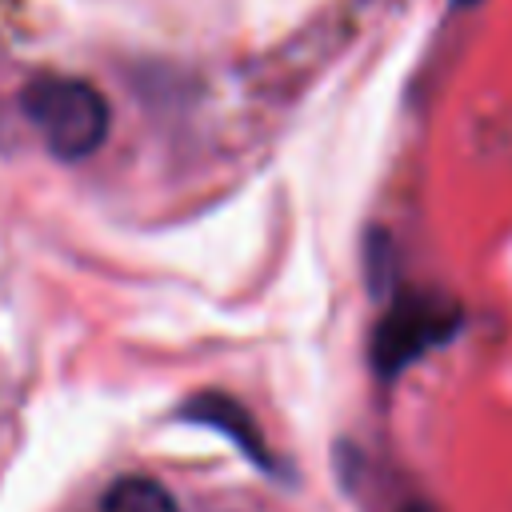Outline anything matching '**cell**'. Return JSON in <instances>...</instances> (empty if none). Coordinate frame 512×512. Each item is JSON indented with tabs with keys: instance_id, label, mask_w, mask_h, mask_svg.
Masks as SVG:
<instances>
[{
	"instance_id": "cell-3",
	"label": "cell",
	"mask_w": 512,
	"mask_h": 512,
	"mask_svg": "<svg viewBox=\"0 0 512 512\" xmlns=\"http://www.w3.org/2000/svg\"><path fill=\"white\" fill-rule=\"evenodd\" d=\"M188 416H192V420H204V424H212V428H220V432H228L256 464L276 468V460L268 456V444H264L260 428L252 424V416H248L236 400H228V396H220V392H204V396H196V400L188 404Z\"/></svg>"
},
{
	"instance_id": "cell-5",
	"label": "cell",
	"mask_w": 512,
	"mask_h": 512,
	"mask_svg": "<svg viewBox=\"0 0 512 512\" xmlns=\"http://www.w3.org/2000/svg\"><path fill=\"white\" fill-rule=\"evenodd\" d=\"M404 512H432V508H424V504H408Z\"/></svg>"
},
{
	"instance_id": "cell-6",
	"label": "cell",
	"mask_w": 512,
	"mask_h": 512,
	"mask_svg": "<svg viewBox=\"0 0 512 512\" xmlns=\"http://www.w3.org/2000/svg\"><path fill=\"white\" fill-rule=\"evenodd\" d=\"M452 4H456V8H468V4H476V0H452Z\"/></svg>"
},
{
	"instance_id": "cell-4",
	"label": "cell",
	"mask_w": 512,
	"mask_h": 512,
	"mask_svg": "<svg viewBox=\"0 0 512 512\" xmlns=\"http://www.w3.org/2000/svg\"><path fill=\"white\" fill-rule=\"evenodd\" d=\"M100 512H180L172 492L148 476H124L104 492Z\"/></svg>"
},
{
	"instance_id": "cell-2",
	"label": "cell",
	"mask_w": 512,
	"mask_h": 512,
	"mask_svg": "<svg viewBox=\"0 0 512 512\" xmlns=\"http://www.w3.org/2000/svg\"><path fill=\"white\" fill-rule=\"evenodd\" d=\"M460 324V308L456 300L440 296V292H408L400 296L376 336H372V360L380 376H396L400 368H408L412 360H420L428 348L444 344Z\"/></svg>"
},
{
	"instance_id": "cell-1",
	"label": "cell",
	"mask_w": 512,
	"mask_h": 512,
	"mask_svg": "<svg viewBox=\"0 0 512 512\" xmlns=\"http://www.w3.org/2000/svg\"><path fill=\"white\" fill-rule=\"evenodd\" d=\"M20 108L32 120V128L44 136V144L60 160H84L92 156L112 124L108 100L96 84L76 76H40L20 92Z\"/></svg>"
}]
</instances>
